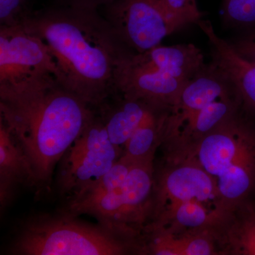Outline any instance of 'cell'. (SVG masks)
I'll use <instances>...</instances> for the list:
<instances>
[{
	"instance_id": "obj_7",
	"label": "cell",
	"mask_w": 255,
	"mask_h": 255,
	"mask_svg": "<svg viewBox=\"0 0 255 255\" xmlns=\"http://www.w3.org/2000/svg\"><path fill=\"white\" fill-rule=\"evenodd\" d=\"M56 79L60 73L48 46L22 25L0 26V92Z\"/></svg>"
},
{
	"instance_id": "obj_17",
	"label": "cell",
	"mask_w": 255,
	"mask_h": 255,
	"mask_svg": "<svg viewBox=\"0 0 255 255\" xmlns=\"http://www.w3.org/2000/svg\"><path fill=\"white\" fill-rule=\"evenodd\" d=\"M169 22L175 31L188 25L198 24L203 19V13L196 0H161Z\"/></svg>"
},
{
	"instance_id": "obj_19",
	"label": "cell",
	"mask_w": 255,
	"mask_h": 255,
	"mask_svg": "<svg viewBox=\"0 0 255 255\" xmlns=\"http://www.w3.org/2000/svg\"><path fill=\"white\" fill-rule=\"evenodd\" d=\"M228 42L240 56L255 63V27L242 31Z\"/></svg>"
},
{
	"instance_id": "obj_2",
	"label": "cell",
	"mask_w": 255,
	"mask_h": 255,
	"mask_svg": "<svg viewBox=\"0 0 255 255\" xmlns=\"http://www.w3.org/2000/svg\"><path fill=\"white\" fill-rule=\"evenodd\" d=\"M56 79L0 92V120L23 149L35 187H48L56 166L94 115Z\"/></svg>"
},
{
	"instance_id": "obj_20",
	"label": "cell",
	"mask_w": 255,
	"mask_h": 255,
	"mask_svg": "<svg viewBox=\"0 0 255 255\" xmlns=\"http://www.w3.org/2000/svg\"><path fill=\"white\" fill-rule=\"evenodd\" d=\"M111 0H59L60 6L80 9H99Z\"/></svg>"
},
{
	"instance_id": "obj_5",
	"label": "cell",
	"mask_w": 255,
	"mask_h": 255,
	"mask_svg": "<svg viewBox=\"0 0 255 255\" xmlns=\"http://www.w3.org/2000/svg\"><path fill=\"white\" fill-rule=\"evenodd\" d=\"M65 214L27 221L9 247L18 255H142L140 238L122 236Z\"/></svg>"
},
{
	"instance_id": "obj_14",
	"label": "cell",
	"mask_w": 255,
	"mask_h": 255,
	"mask_svg": "<svg viewBox=\"0 0 255 255\" xmlns=\"http://www.w3.org/2000/svg\"><path fill=\"white\" fill-rule=\"evenodd\" d=\"M117 95L120 100L109 112L106 118H102L111 142L123 150L133 132L149 114L157 109L162 108L140 99Z\"/></svg>"
},
{
	"instance_id": "obj_10",
	"label": "cell",
	"mask_w": 255,
	"mask_h": 255,
	"mask_svg": "<svg viewBox=\"0 0 255 255\" xmlns=\"http://www.w3.org/2000/svg\"><path fill=\"white\" fill-rule=\"evenodd\" d=\"M197 25L209 40L212 61L228 74L237 89L243 107L255 116V63L240 56L228 41L216 33L209 21L201 19Z\"/></svg>"
},
{
	"instance_id": "obj_9",
	"label": "cell",
	"mask_w": 255,
	"mask_h": 255,
	"mask_svg": "<svg viewBox=\"0 0 255 255\" xmlns=\"http://www.w3.org/2000/svg\"><path fill=\"white\" fill-rule=\"evenodd\" d=\"M236 91L232 80L219 65L205 64L184 87L162 124L160 146L170 142L204 107Z\"/></svg>"
},
{
	"instance_id": "obj_4",
	"label": "cell",
	"mask_w": 255,
	"mask_h": 255,
	"mask_svg": "<svg viewBox=\"0 0 255 255\" xmlns=\"http://www.w3.org/2000/svg\"><path fill=\"white\" fill-rule=\"evenodd\" d=\"M205 64L201 50L191 43L129 53L116 72L115 94L169 110Z\"/></svg>"
},
{
	"instance_id": "obj_3",
	"label": "cell",
	"mask_w": 255,
	"mask_h": 255,
	"mask_svg": "<svg viewBox=\"0 0 255 255\" xmlns=\"http://www.w3.org/2000/svg\"><path fill=\"white\" fill-rule=\"evenodd\" d=\"M197 164L214 181L228 212L255 198V117L242 107L180 158Z\"/></svg>"
},
{
	"instance_id": "obj_18",
	"label": "cell",
	"mask_w": 255,
	"mask_h": 255,
	"mask_svg": "<svg viewBox=\"0 0 255 255\" xmlns=\"http://www.w3.org/2000/svg\"><path fill=\"white\" fill-rule=\"evenodd\" d=\"M28 0H0V24L14 26L21 23L29 12Z\"/></svg>"
},
{
	"instance_id": "obj_12",
	"label": "cell",
	"mask_w": 255,
	"mask_h": 255,
	"mask_svg": "<svg viewBox=\"0 0 255 255\" xmlns=\"http://www.w3.org/2000/svg\"><path fill=\"white\" fill-rule=\"evenodd\" d=\"M211 233L220 255H255V198L228 213Z\"/></svg>"
},
{
	"instance_id": "obj_8",
	"label": "cell",
	"mask_w": 255,
	"mask_h": 255,
	"mask_svg": "<svg viewBox=\"0 0 255 255\" xmlns=\"http://www.w3.org/2000/svg\"><path fill=\"white\" fill-rule=\"evenodd\" d=\"M100 9L119 40L132 53L159 46L175 32L161 0H111Z\"/></svg>"
},
{
	"instance_id": "obj_16",
	"label": "cell",
	"mask_w": 255,
	"mask_h": 255,
	"mask_svg": "<svg viewBox=\"0 0 255 255\" xmlns=\"http://www.w3.org/2000/svg\"><path fill=\"white\" fill-rule=\"evenodd\" d=\"M223 24L245 31L255 27V0H223Z\"/></svg>"
},
{
	"instance_id": "obj_11",
	"label": "cell",
	"mask_w": 255,
	"mask_h": 255,
	"mask_svg": "<svg viewBox=\"0 0 255 255\" xmlns=\"http://www.w3.org/2000/svg\"><path fill=\"white\" fill-rule=\"evenodd\" d=\"M35 187L31 164L9 128L0 120V204L1 212L14 199L20 186Z\"/></svg>"
},
{
	"instance_id": "obj_6",
	"label": "cell",
	"mask_w": 255,
	"mask_h": 255,
	"mask_svg": "<svg viewBox=\"0 0 255 255\" xmlns=\"http://www.w3.org/2000/svg\"><path fill=\"white\" fill-rule=\"evenodd\" d=\"M122 154L111 142L103 119L94 114L60 160V194L71 198L82 192L108 172Z\"/></svg>"
},
{
	"instance_id": "obj_1",
	"label": "cell",
	"mask_w": 255,
	"mask_h": 255,
	"mask_svg": "<svg viewBox=\"0 0 255 255\" xmlns=\"http://www.w3.org/2000/svg\"><path fill=\"white\" fill-rule=\"evenodd\" d=\"M19 24L46 43L59 83L91 107L115 94L119 64L132 53L98 9L60 6L31 11Z\"/></svg>"
},
{
	"instance_id": "obj_15",
	"label": "cell",
	"mask_w": 255,
	"mask_h": 255,
	"mask_svg": "<svg viewBox=\"0 0 255 255\" xmlns=\"http://www.w3.org/2000/svg\"><path fill=\"white\" fill-rule=\"evenodd\" d=\"M167 110L157 109L149 114L124 146V157L130 160H139L155 155L160 146L162 124Z\"/></svg>"
},
{
	"instance_id": "obj_13",
	"label": "cell",
	"mask_w": 255,
	"mask_h": 255,
	"mask_svg": "<svg viewBox=\"0 0 255 255\" xmlns=\"http://www.w3.org/2000/svg\"><path fill=\"white\" fill-rule=\"evenodd\" d=\"M142 243L143 255H219L211 231L169 233L155 228H144Z\"/></svg>"
}]
</instances>
